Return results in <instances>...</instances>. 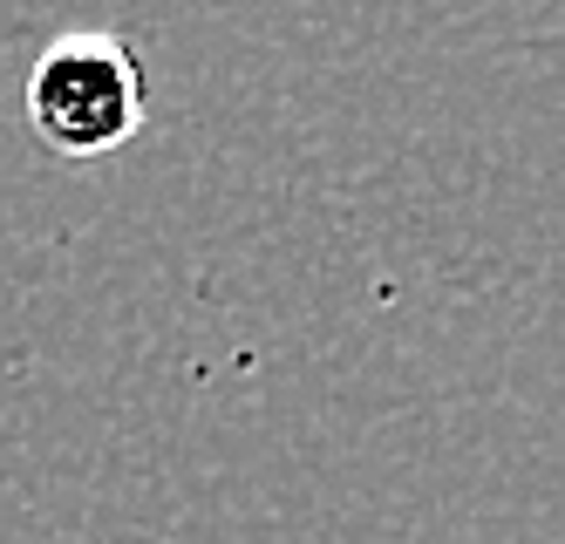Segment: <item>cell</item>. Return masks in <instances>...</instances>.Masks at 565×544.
I'll return each instance as SVG.
<instances>
[{"label": "cell", "instance_id": "6da1fadb", "mask_svg": "<svg viewBox=\"0 0 565 544\" xmlns=\"http://www.w3.org/2000/svg\"><path fill=\"white\" fill-rule=\"evenodd\" d=\"M143 55L116 34H62L28 68V130L68 163H96L143 130Z\"/></svg>", "mask_w": 565, "mask_h": 544}]
</instances>
